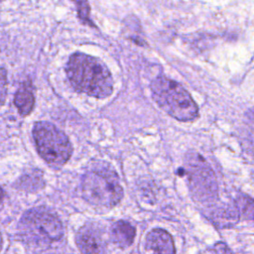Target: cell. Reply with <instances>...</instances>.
<instances>
[{"mask_svg":"<svg viewBox=\"0 0 254 254\" xmlns=\"http://www.w3.org/2000/svg\"><path fill=\"white\" fill-rule=\"evenodd\" d=\"M67 77L79 92L96 98L108 97L113 91L112 75L99 59L82 54H73L66 64Z\"/></svg>","mask_w":254,"mask_h":254,"instance_id":"obj_1","label":"cell"},{"mask_svg":"<svg viewBox=\"0 0 254 254\" xmlns=\"http://www.w3.org/2000/svg\"><path fill=\"white\" fill-rule=\"evenodd\" d=\"M151 91L155 102L170 116L183 122L197 118L198 107L196 103L177 81L159 76L152 81Z\"/></svg>","mask_w":254,"mask_h":254,"instance_id":"obj_2","label":"cell"},{"mask_svg":"<svg viewBox=\"0 0 254 254\" xmlns=\"http://www.w3.org/2000/svg\"><path fill=\"white\" fill-rule=\"evenodd\" d=\"M81 193L87 202L110 208L120 202L123 190L117 174L100 167L84 174L81 181Z\"/></svg>","mask_w":254,"mask_h":254,"instance_id":"obj_3","label":"cell"},{"mask_svg":"<svg viewBox=\"0 0 254 254\" xmlns=\"http://www.w3.org/2000/svg\"><path fill=\"white\" fill-rule=\"evenodd\" d=\"M33 137L38 153L48 164L59 167L69 160L71 144L67 136L52 123L37 122L33 128Z\"/></svg>","mask_w":254,"mask_h":254,"instance_id":"obj_4","label":"cell"},{"mask_svg":"<svg viewBox=\"0 0 254 254\" xmlns=\"http://www.w3.org/2000/svg\"><path fill=\"white\" fill-rule=\"evenodd\" d=\"M19 228L33 242H55L62 239L64 232L60 218L42 208H33L24 213Z\"/></svg>","mask_w":254,"mask_h":254,"instance_id":"obj_5","label":"cell"},{"mask_svg":"<svg viewBox=\"0 0 254 254\" xmlns=\"http://www.w3.org/2000/svg\"><path fill=\"white\" fill-rule=\"evenodd\" d=\"M187 173L192 193L201 201L216 197L217 184L215 176L208 164L199 154L188 155Z\"/></svg>","mask_w":254,"mask_h":254,"instance_id":"obj_6","label":"cell"},{"mask_svg":"<svg viewBox=\"0 0 254 254\" xmlns=\"http://www.w3.org/2000/svg\"><path fill=\"white\" fill-rule=\"evenodd\" d=\"M76 245L82 254H105L106 243L100 231L92 225L85 224L77 232Z\"/></svg>","mask_w":254,"mask_h":254,"instance_id":"obj_7","label":"cell"},{"mask_svg":"<svg viewBox=\"0 0 254 254\" xmlns=\"http://www.w3.org/2000/svg\"><path fill=\"white\" fill-rule=\"evenodd\" d=\"M146 248L154 254H176V248L171 234L161 228H155L147 234Z\"/></svg>","mask_w":254,"mask_h":254,"instance_id":"obj_8","label":"cell"},{"mask_svg":"<svg viewBox=\"0 0 254 254\" xmlns=\"http://www.w3.org/2000/svg\"><path fill=\"white\" fill-rule=\"evenodd\" d=\"M136 230L134 226L125 220L116 221L111 227V239L121 248L130 246L135 238Z\"/></svg>","mask_w":254,"mask_h":254,"instance_id":"obj_9","label":"cell"},{"mask_svg":"<svg viewBox=\"0 0 254 254\" xmlns=\"http://www.w3.org/2000/svg\"><path fill=\"white\" fill-rule=\"evenodd\" d=\"M15 105L21 115L27 116L31 113L34 107L35 98L30 84L24 83L16 92L14 98Z\"/></svg>","mask_w":254,"mask_h":254,"instance_id":"obj_10","label":"cell"},{"mask_svg":"<svg viewBox=\"0 0 254 254\" xmlns=\"http://www.w3.org/2000/svg\"><path fill=\"white\" fill-rule=\"evenodd\" d=\"M242 217L246 220L254 222V200L247 196H240L236 203Z\"/></svg>","mask_w":254,"mask_h":254,"instance_id":"obj_11","label":"cell"},{"mask_svg":"<svg viewBox=\"0 0 254 254\" xmlns=\"http://www.w3.org/2000/svg\"><path fill=\"white\" fill-rule=\"evenodd\" d=\"M73 1L77 6L79 17L85 22H88L89 24H91V21L89 20V5L87 0H73Z\"/></svg>","mask_w":254,"mask_h":254,"instance_id":"obj_12","label":"cell"},{"mask_svg":"<svg viewBox=\"0 0 254 254\" xmlns=\"http://www.w3.org/2000/svg\"><path fill=\"white\" fill-rule=\"evenodd\" d=\"M211 254H233L229 247L223 242H217L214 244L210 250Z\"/></svg>","mask_w":254,"mask_h":254,"instance_id":"obj_13","label":"cell"},{"mask_svg":"<svg viewBox=\"0 0 254 254\" xmlns=\"http://www.w3.org/2000/svg\"><path fill=\"white\" fill-rule=\"evenodd\" d=\"M5 90H6V72H5V69L2 68V75H1V99H2V103H4V99H5Z\"/></svg>","mask_w":254,"mask_h":254,"instance_id":"obj_14","label":"cell"}]
</instances>
